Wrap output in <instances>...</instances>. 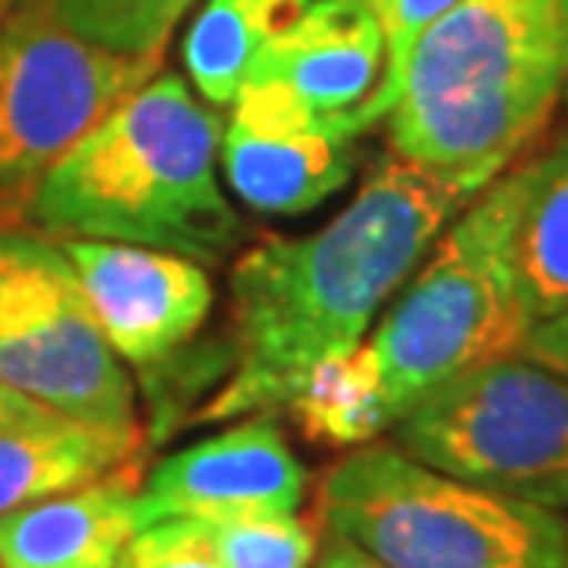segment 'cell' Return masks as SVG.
Listing matches in <instances>:
<instances>
[{"label":"cell","instance_id":"obj_5","mask_svg":"<svg viewBox=\"0 0 568 568\" xmlns=\"http://www.w3.org/2000/svg\"><path fill=\"white\" fill-rule=\"evenodd\" d=\"M528 328L509 263V181L498 174L432 244L425 266L355 355L392 428L439 384L517 355Z\"/></svg>","mask_w":568,"mask_h":568},{"label":"cell","instance_id":"obj_10","mask_svg":"<svg viewBox=\"0 0 568 568\" xmlns=\"http://www.w3.org/2000/svg\"><path fill=\"white\" fill-rule=\"evenodd\" d=\"M63 255L111 351L141 373L185 351L214 306L207 270L185 255L111 241H67Z\"/></svg>","mask_w":568,"mask_h":568},{"label":"cell","instance_id":"obj_13","mask_svg":"<svg viewBox=\"0 0 568 568\" xmlns=\"http://www.w3.org/2000/svg\"><path fill=\"white\" fill-rule=\"evenodd\" d=\"M138 462L0 517V568H115L138 536Z\"/></svg>","mask_w":568,"mask_h":568},{"label":"cell","instance_id":"obj_7","mask_svg":"<svg viewBox=\"0 0 568 568\" xmlns=\"http://www.w3.org/2000/svg\"><path fill=\"white\" fill-rule=\"evenodd\" d=\"M159 63L163 52L122 55L78 38L41 0L0 19V230L27 222L44 174Z\"/></svg>","mask_w":568,"mask_h":568},{"label":"cell","instance_id":"obj_23","mask_svg":"<svg viewBox=\"0 0 568 568\" xmlns=\"http://www.w3.org/2000/svg\"><path fill=\"white\" fill-rule=\"evenodd\" d=\"M49 422H60V414L44 410L41 403H33L27 395H19L16 388H8V384H0V432L38 428Z\"/></svg>","mask_w":568,"mask_h":568},{"label":"cell","instance_id":"obj_11","mask_svg":"<svg viewBox=\"0 0 568 568\" xmlns=\"http://www.w3.org/2000/svg\"><path fill=\"white\" fill-rule=\"evenodd\" d=\"M306 495V469L295 458L281 425L255 414L170 454L148 473L138 495V528L174 517H258L295 514Z\"/></svg>","mask_w":568,"mask_h":568},{"label":"cell","instance_id":"obj_21","mask_svg":"<svg viewBox=\"0 0 568 568\" xmlns=\"http://www.w3.org/2000/svg\"><path fill=\"white\" fill-rule=\"evenodd\" d=\"M115 568H222L200 517H174L141 528Z\"/></svg>","mask_w":568,"mask_h":568},{"label":"cell","instance_id":"obj_14","mask_svg":"<svg viewBox=\"0 0 568 568\" xmlns=\"http://www.w3.org/2000/svg\"><path fill=\"white\" fill-rule=\"evenodd\" d=\"M509 263L531 325L568 311V133L509 170Z\"/></svg>","mask_w":568,"mask_h":568},{"label":"cell","instance_id":"obj_17","mask_svg":"<svg viewBox=\"0 0 568 568\" xmlns=\"http://www.w3.org/2000/svg\"><path fill=\"white\" fill-rule=\"evenodd\" d=\"M284 410L295 417L306 439L322 447H362L388 432L377 388L355 351L314 366Z\"/></svg>","mask_w":568,"mask_h":568},{"label":"cell","instance_id":"obj_4","mask_svg":"<svg viewBox=\"0 0 568 568\" xmlns=\"http://www.w3.org/2000/svg\"><path fill=\"white\" fill-rule=\"evenodd\" d=\"M317 525L388 568H561L565 517L362 443L317 484Z\"/></svg>","mask_w":568,"mask_h":568},{"label":"cell","instance_id":"obj_16","mask_svg":"<svg viewBox=\"0 0 568 568\" xmlns=\"http://www.w3.org/2000/svg\"><path fill=\"white\" fill-rule=\"evenodd\" d=\"M311 0H207L185 38V67L203 100L230 108L270 44Z\"/></svg>","mask_w":568,"mask_h":568},{"label":"cell","instance_id":"obj_1","mask_svg":"<svg viewBox=\"0 0 568 568\" xmlns=\"http://www.w3.org/2000/svg\"><path fill=\"white\" fill-rule=\"evenodd\" d=\"M469 196L384 155L358 196L311 236H266L230 277V373L196 422L284 410L314 366L351 355Z\"/></svg>","mask_w":568,"mask_h":568},{"label":"cell","instance_id":"obj_19","mask_svg":"<svg viewBox=\"0 0 568 568\" xmlns=\"http://www.w3.org/2000/svg\"><path fill=\"white\" fill-rule=\"evenodd\" d=\"M203 531L222 568H311L322 539L317 517L300 514L203 520Z\"/></svg>","mask_w":568,"mask_h":568},{"label":"cell","instance_id":"obj_6","mask_svg":"<svg viewBox=\"0 0 568 568\" xmlns=\"http://www.w3.org/2000/svg\"><path fill=\"white\" fill-rule=\"evenodd\" d=\"M392 443L465 484L568 517V381L520 355L439 384L392 425Z\"/></svg>","mask_w":568,"mask_h":568},{"label":"cell","instance_id":"obj_8","mask_svg":"<svg viewBox=\"0 0 568 568\" xmlns=\"http://www.w3.org/2000/svg\"><path fill=\"white\" fill-rule=\"evenodd\" d=\"M0 384L67 422L144 439L126 369L67 255L44 236L0 274Z\"/></svg>","mask_w":568,"mask_h":568},{"label":"cell","instance_id":"obj_3","mask_svg":"<svg viewBox=\"0 0 568 568\" xmlns=\"http://www.w3.org/2000/svg\"><path fill=\"white\" fill-rule=\"evenodd\" d=\"M219 144L222 122L185 78L155 74L44 174L27 222L49 236L222 263L244 225L214 174Z\"/></svg>","mask_w":568,"mask_h":568},{"label":"cell","instance_id":"obj_12","mask_svg":"<svg viewBox=\"0 0 568 568\" xmlns=\"http://www.w3.org/2000/svg\"><path fill=\"white\" fill-rule=\"evenodd\" d=\"M388 49L377 16L362 0H311L247 78H274L288 85L317 119L347 138L377 126V108Z\"/></svg>","mask_w":568,"mask_h":568},{"label":"cell","instance_id":"obj_2","mask_svg":"<svg viewBox=\"0 0 568 568\" xmlns=\"http://www.w3.org/2000/svg\"><path fill=\"white\" fill-rule=\"evenodd\" d=\"M565 82L568 0H462L406 55L392 152L480 196L550 119Z\"/></svg>","mask_w":568,"mask_h":568},{"label":"cell","instance_id":"obj_26","mask_svg":"<svg viewBox=\"0 0 568 568\" xmlns=\"http://www.w3.org/2000/svg\"><path fill=\"white\" fill-rule=\"evenodd\" d=\"M561 568H568V517H565V550H561Z\"/></svg>","mask_w":568,"mask_h":568},{"label":"cell","instance_id":"obj_15","mask_svg":"<svg viewBox=\"0 0 568 568\" xmlns=\"http://www.w3.org/2000/svg\"><path fill=\"white\" fill-rule=\"evenodd\" d=\"M141 443L67 417L38 428L0 432V517L126 469L138 462Z\"/></svg>","mask_w":568,"mask_h":568},{"label":"cell","instance_id":"obj_28","mask_svg":"<svg viewBox=\"0 0 568 568\" xmlns=\"http://www.w3.org/2000/svg\"><path fill=\"white\" fill-rule=\"evenodd\" d=\"M561 97H565V104H568V82H565V93Z\"/></svg>","mask_w":568,"mask_h":568},{"label":"cell","instance_id":"obj_27","mask_svg":"<svg viewBox=\"0 0 568 568\" xmlns=\"http://www.w3.org/2000/svg\"><path fill=\"white\" fill-rule=\"evenodd\" d=\"M16 4H19V0H0V19H4V16H8V11H11V8H16Z\"/></svg>","mask_w":568,"mask_h":568},{"label":"cell","instance_id":"obj_9","mask_svg":"<svg viewBox=\"0 0 568 568\" xmlns=\"http://www.w3.org/2000/svg\"><path fill=\"white\" fill-rule=\"evenodd\" d=\"M230 108L222 174L255 214L295 219L322 207L355 174V138L317 119L274 78H247Z\"/></svg>","mask_w":568,"mask_h":568},{"label":"cell","instance_id":"obj_22","mask_svg":"<svg viewBox=\"0 0 568 568\" xmlns=\"http://www.w3.org/2000/svg\"><path fill=\"white\" fill-rule=\"evenodd\" d=\"M517 355L568 381V311L550 314V317H542V322L531 325L525 333V339H520Z\"/></svg>","mask_w":568,"mask_h":568},{"label":"cell","instance_id":"obj_24","mask_svg":"<svg viewBox=\"0 0 568 568\" xmlns=\"http://www.w3.org/2000/svg\"><path fill=\"white\" fill-rule=\"evenodd\" d=\"M314 568H388V565H381L362 547H355V542H347L344 536H333V531H328L322 542V554L314 558Z\"/></svg>","mask_w":568,"mask_h":568},{"label":"cell","instance_id":"obj_18","mask_svg":"<svg viewBox=\"0 0 568 568\" xmlns=\"http://www.w3.org/2000/svg\"><path fill=\"white\" fill-rule=\"evenodd\" d=\"M78 38L122 55L163 52L170 30L196 0H41Z\"/></svg>","mask_w":568,"mask_h":568},{"label":"cell","instance_id":"obj_20","mask_svg":"<svg viewBox=\"0 0 568 568\" xmlns=\"http://www.w3.org/2000/svg\"><path fill=\"white\" fill-rule=\"evenodd\" d=\"M373 16H377L384 30V49H388V71H384V85L373 108V119L384 122L392 115L395 100H399V82H403V67L410 55L414 41L422 38V30L432 27L443 11H450L462 0H362Z\"/></svg>","mask_w":568,"mask_h":568},{"label":"cell","instance_id":"obj_25","mask_svg":"<svg viewBox=\"0 0 568 568\" xmlns=\"http://www.w3.org/2000/svg\"><path fill=\"white\" fill-rule=\"evenodd\" d=\"M33 244V236L16 233V230H0V274H8L11 266L27 255V247Z\"/></svg>","mask_w":568,"mask_h":568}]
</instances>
